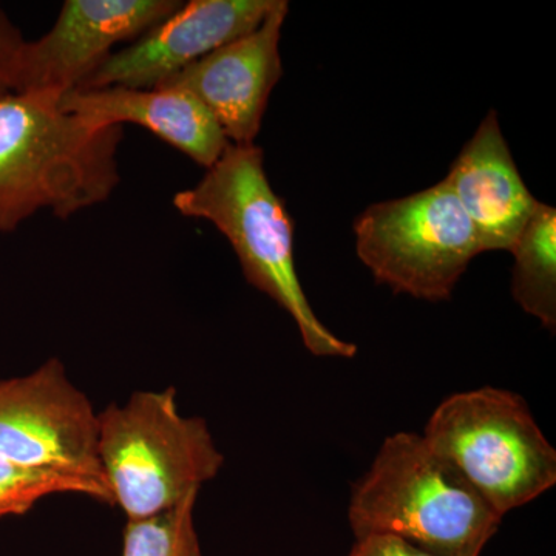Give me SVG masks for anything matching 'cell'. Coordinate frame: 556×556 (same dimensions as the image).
<instances>
[{"instance_id":"6da1fadb","label":"cell","mask_w":556,"mask_h":556,"mask_svg":"<svg viewBox=\"0 0 556 556\" xmlns=\"http://www.w3.org/2000/svg\"><path fill=\"white\" fill-rule=\"evenodd\" d=\"M61 98L50 90L0 98V233L43 208L73 217L119 185L123 127L93 129L65 112Z\"/></svg>"},{"instance_id":"7a4b0ae2","label":"cell","mask_w":556,"mask_h":556,"mask_svg":"<svg viewBox=\"0 0 556 556\" xmlns=\"http://www.w3.org/2000/svg\"><path fill=\"white\" fill-rule=\"evenodd\" d=\"M174 206L185 217L207 219L229 240L249 283L287 311L313 356H356L357 346L332 334L311 308L295 270L294 223L258 146L229 142L193 188L175 193Z\"/></svg>"},{"instance_id":"3957f363","label":"cell","mask_w":556,"mask_h":556,"mask_svg":"<svg viewBox=\"0 0 556 556\" xmlns=\"http://www.w3.org/2000/svg\"><path fill=\"white\" fill-rule=\"evenodd\" d=\"M354 538L393 535L434 556H479L503 518L422 434L387 438L351 492Z\"/></svg>"},{"instance_id":"277c9868","label":"cell","mask_w":556,"mask_h":556,"mask_svg":"<svg viewBox=\"0 0 556 556\" xmlns=\"http://www.w3.org/2000/svg\"><path fill=\"white\" fill-rule=\"evenodd\" d=\"M98 457L127 519L178 506L217 478L225 456L203 417L181 415L177 391H137L98 415Z\"/></svg>"},{"instance_id":"5b68a950","label":"cell","mask_w":556,"mask_h":556,"mask_svg":"<svg viewBox=\"0 0 556 556\" xmlns=\"http://www.w3.org/2000/svg\"><path fill=\"white\" fill-rule=\"evenodd\" d=\"M422 438L497 517L556 484V450L514 391L482 387L452 394L431 413Z\"/></svg>"},{"instance_id":"8992f818","label":"cell","mask_w":556,"mask_h":556,"mask_svg":"<svg viewBox=\"0 0 556 556\" xmlns=\"http://www.w3.org/2000/svg\"><path fill=\"white\" fill-rule=\"evenodd\" d=\"M358 258L396 294L452 298L471 260L482 254L477 230L445 181L404 199L376 203L354 223Z\"/></svg>"},{"instance_id":"52a82bcc","label":"cell","mask_w":556,"mask_h":556,"mask_svg":"<svg viewBox=\"0 0 556 556\" xmlns=\"http://www.w3.org/2000/svg\"><path fill=\"white\" fill-rule=\"evenodd\" d=\"M0 456L109 490L98 457V413L60 358L22 378L0 379Z\"/></svg>"},{"instance_id":"ba28073f","label":"cell","mask_w":556,"mask_h":556,"mask_svg":"<svg viewBox=\"0 0 556 556\" xmlns=\"http://www.w3.org/2000/svg\"><path fill=\"white\" fill-rule=\"evenodd\" d=\"M181 5L179 0H67L50 31L25 42L14 91L83 89L116 43L141 38Z\"/></svg>"},{"instance_id":"9c48e42d","label":"cell","mask_w":556,"mask_h":556,"mask_svg":"<svg viewBox=\"0 0 556 556\" xmlns=\"http://www.w3.org/2000/svg\"><path fill=\"white\" fill-rule=\"evenodd\" d=\"M277 0H190L126 49L110 54L83 89H156L182 68L260 27Z\"/></svg>"},{"instance_id":"30bf717a","label":"cell","mask_w":556,"mask_h":556,"mask_svg":"<svg viewBox=\"0 0 556 556\" xmlns=\"http://www.w3.org/2000/svg\"><path fill=\"white\" fill-rule=\"evenodd\" d=\"M289 11L277 0L258 28L182 68L160 87L189 91L212 113L232 144H254L281 68V27Z\"/></svg>"},{"instance_id":"8fae6325","label":"cell","mask_w":556,"mask_h":556,"mask_svg":"<svg viewBox=\"0 0 556 556\" xmlns=\"http://www.w3.org/2000/svg\"><path fill=\"white\" fill-rule=\"evenodd\" d=\"M444 181L477 230L482 252L510 251L540 203L519 175L495 110L479 124Z\"/></svg>"},{"instance_id":"7c38bea8","label":"cell","mask_w":556,"mask_h":556,"mask_svg":"<svg viewBox=\"0 0 556 556\" xmlns=\"http://www.w3.org/2000/svg\"><path fill=\"white\" fill-rule=\"evenodd\" d=\"M61 108L93 129L144 127L204 169L214 166L229 144L212 113L189 91L172 87L72 90L62 94Z\"/></svg>"},{"instance_id":"4fadbf2b","label":"cell","mask_w":556,"mask_h":556,"mask_svg":"<svg viewBox=\"0 0 556 556\" xmlns=\"http://www.w3.org/2000/svg\"><path fill=\"white\" fill-rule=\"evenodd\" d=\"M514 255L511 295L544 328H556V211L538 203L510 249Z\"/></svg>"},{"instance_id":"5bb4252c","label":"cell","mask_w":556,"mask_h":556,"mask_svg":"<svg viewBox=\"0 0 556 556\" xmlns=\"http://www.w3.org/2000/svg\"><path fill=\"white\" fill-rule=\"evenodd\" d=\"M197 497L153 517L127 519L123 556H203L193 519Z\"/></svg>"},{"instance_id":"9a60e30c","label":"cell","mask_w":556,"mask_h":556,"mask_svg":"<svg viewBox=\"0 0 556 556\" xmlns=\"http://www.w3.org/2000/svg\"><path fill=\"white\" fill-rule=\"evenodd\" d=\"M58 493H76L112 504L109 490L97 482L17 466L0 456V518L27 514L40 500Z\"/></svg>"},{"instance_id":"2e32d148","label":"cell","mask_w":556,"mask_h":556,"mask_svg":"<svg viewBox=\"0 0 556 556\" xmlns=\"http://www.w3.org/2000/svg\"><path fill=\"white\" fill-rule=\"evenodd\" d=\"M25 42L20 28L0 7V98L16 89L17 70Z\"/></svg>"},{"instance_id":"e0dca14e","label":"cell","mask_w":556,"mask_h":556,"mask_svg":"<svg viewBox=\"0 0 556 556\" xmlns=\"http://www.w3.org/2000/svg\"><path fill=\"white\" fill-rule=\"evenodd\" d=\"M348 556H434L393 535L356 538Z\"/></svg>"}]
</instances>
